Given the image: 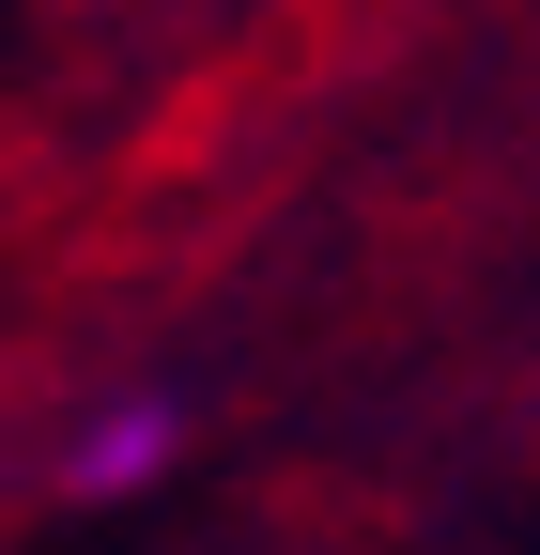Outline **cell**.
Segmentation results:
<instances>
[{
    "label": "cell",
    "instance_id": "obj_1",
    "mask_svg": "<svg viewBox=\"0 0 540 555\" xmlns=\"http://www.w3.org/2000/svg\"><path fill=\"white\" fill-rule=\"evenodd\" d=\"M170 448H185V401H170V386H124V401H93L78 433H62V494H78V509L155 494V478H170Z\"/></svg>",
    "mask_w": 540,
    "mask_h": 555
}]
</instances>
